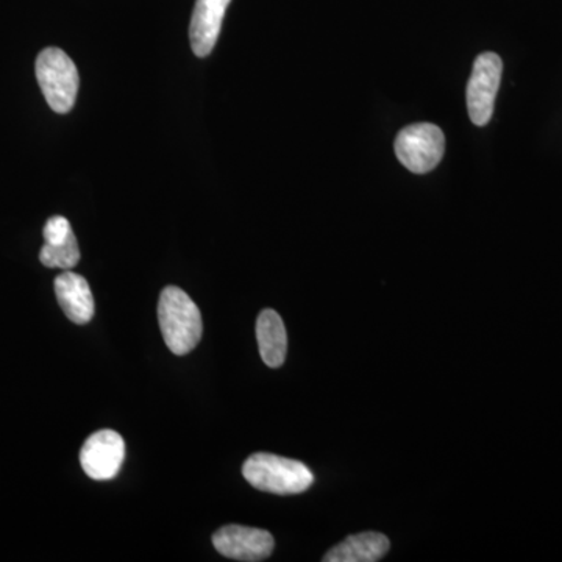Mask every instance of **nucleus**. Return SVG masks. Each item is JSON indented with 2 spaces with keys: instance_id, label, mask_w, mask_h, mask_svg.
<instances>
[{
  "instance_id": "obj_8",
  "label": "nucleus",
  "mask_w": 562,
  "mask_h": 562,
  "mask_svg": "<svg viewBox=\"0 0 562 562\" xmlns=\"http://www.w3.org/2000/svg\"><path fill=\"white\" fill-rule=\"evenodd\" d=\"M44 246L40 261L46 268L70 271L80 261V249L70 222L63 216L50 217L44 225Z\"/></svg>"
},
{
  "instance_id": "obj_9",
  "label": "nucleus",
  "mask_w": 562,
  "mask_h": 562,
  "mask_svg": "<svg viewBox=\"0 0 562 562\" xmlns=\"http://www.w3.org/2000/svg\"><path fill=\"white\" fill-rule=\"evenodd\" d=\"M232 0H198L192 13L190 38L198 57H209L220 38L222 21Z\"/></svg>"
},
{
  "instance_id": "obj_10",
  "label": "nucleus",
  "mask_w": 562,
  "mask_h": 562,
  "mask_svg": "<svg viewBox=\"0 0 562 562\" xmlns=\"http://www.w3.org/2000/svg\"><path fill=\"white\" fill-rule=\"evenodd\" d=\"M55 295L63 312L77 325L88 324L94 316V297L87 279L65 271L55 279Z\"/></svg>"
},
{
  "instance_id": "obj_1",
  "label": "nucleus",
  "mask_w": 562,
  "mask_h": 562,
  "mask_svg": "<svg viewBox=\"0 0 562 562\" xmlns=\"http://www.w3.org/2000/svg\"><path fill=\"white\" fill-rule=\"evenodd\" d=\"M158 324L166 346L173 355L190 353L202 338V314L199 306L183 290L168 286L158 303Z\"/></svg>"
},
{
  "instance_id": "obj_6",
  "label": "nucleus",
  "mask_w": 562,
  "mask_h": 562,
  "mask_svg": "<svg viewBox=\"0 0 562 562\" xmlns=\"http://www.w3.org/2000/svg\"><path fill=\"white\" fill-rule=\"evenodd\" d=\"M124 460V439L113 430L92 432L81 447V469L95 482L113 480L120 473Z\"/></svg>"
},
{
  "instance_id": "obj_12",
  "label": "nucleus",
  "mask_w": 562,
  "mask_h": 562,
  "mask_svg": "<svg viewBox=\"0 0 562 562\" xmlns=\"http://www.w3.org/2000/svg\"><path fill=\"white\" fill-rule=\"evenodd\" d=\"M257 339L266 366L280 368L286 360L288 335L279 313L273 310L261 312L257 321Z\"/></svg>"
},
{
  "instance_id": "obj_7",
  "label": "nucleus",
  "mask_w": 562,
  "mask_h": 562,
  "mask_svg": "<svg viewBox=\"0 0 562 562\" xmlns=\"http://www.w3.org/2000/svg\"><path fill=\"white\" fill-rule=\"evenodd\" d=\"M213 543L225 558L246 562L268 560L276 547L271 532L241 525L221 528L214 532Z\"/></svg>"
},
{
  "instance_id": "obj_2",
  "label": "nucleus",
  "mask_w": 562,
  "mask_h": 562,
  "mask_svg": "<svg viewBox=\"0 0 562 562\" xmlns=\"http://www.w3.org/2000/svg\"><path fill=\"white\" fill-rule=\"evenodd\" d=\"M243 475L262 492L276 495L302 494L312 487L313 472L301 461L272 453H255L243 465Z\"/></svg>"
},
{
  "instance_id": "obj_4",
  "label": "nucleus",
  "mask_w": 562,
  "mask_h": 562,
  "mask_svg": "<svg viewBox=\"0 0 562 562\" xmlns=\"http://www.w3.org/2000/svg\"><path fill=\"white\" fill-rule=\"evenodd\" d=\"M446 136L441 128L428 122L408 125L395 138V155L408 171L427 173L441 162Z\"/></svg>"
},
{
  "instance_id": "obj_5",
  "label": "nucleus",
  "mask_w": 562,
  "mask_h": 562,
  "mask_svg": "<svg viewBox=\"0 0 562 562\" xmlns=\"http://www.w3.org/2000/svg\"><path fill=\"white\" fill-rule=\"evenodd\" d=\"M502 70V58L494 52H484L473 63L472 76L468 83V110L476 127L490 124L494 114Z\"/></svg>"
},
{
  "instance_id": "obj_3",
  "label": "nucleus",
  "mask_w": 562,
  "mask_h": 562,
  "mask_svg": "<svg viewBox=\"0 0 562 562\" xmlns=\"http://www.w3.org/2000/svg\"><path fill=\"white\" fill-rule=\"evenodd\" d=\"M36 79L41 91L55 113L72 110L79 91V70L68 54L58 47H47L36 58Z\"/></svg>"
},
{
  "instance_id": "obj_11",
  "label": "nucleus",
  "mask_w": 562,
  "mask_h": 562,
  "mask_svg": "<svg viewBox=\"0 0 562 562\" xmlns=\"http://www.w3.org/2000/svg\"><path fill=\"white\" fill-rule=\"evenodd\" d=\"M391 542L382 532L368 531L350 536L325 554V562H375L390 552Z\"/></svg>"
}]
</instances>
